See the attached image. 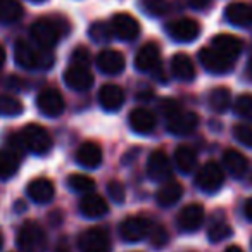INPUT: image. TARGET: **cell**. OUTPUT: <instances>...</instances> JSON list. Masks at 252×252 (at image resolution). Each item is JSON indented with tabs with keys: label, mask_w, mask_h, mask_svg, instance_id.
Here are the masks:
<instances>
[{
	"label": "cell",
	"mask_w": 252,
	"mask_h": 252,
	"mask_svg": "<svg viewBox=\"0 0 252 252\" xmlns=\"http://www.w3.org/2000/svg\"><path fill=\"white\" fill-rule=\"evenodd\" d=\"M14 61L23 69H50L54 64V56L50 52H38L30 43L18 42L14 45Z\"/></svg>",
	"instance_id": "cell-1"
},
{
	"label": "cell",
	"mask_w": 252,
	"mask_h": 252,
	"mask_svg": "<svg viewBox=\"0 0 252 252\" xmlns=\"http://www.w3.org/2000/svg\"><path fill=\"white\" fill-rule=\"evenodd\" d=\"M66 28L56 18H42L33 23L32 26V38L38 43L42 49H52L59 43Z\"/></svg>",
	"instance_id": "cell-2"
},
{
	"label": "cell",
	"mask_w": 252,
	"mask_h": 252,
	"mask_svg": "<svg viewBox=\"0 0 252 252\" xmlns=\"http://www.w3.org/2000/svg\"><path fill=\"white\" fill-rule=\"evenodd\" d=\"M18 247L21 252H45L47 233L38 223L28 221L18 231Z\"/></svg>",
	"instance_id": "cell-3"
},
{
	"label": "cell",
	"mask_w": 252,
	"mask_h": 252,
	"mask_svg": "<svg viewBox=\"0 0 252 252\" xmlns=\"http://www.w3.org/2000/svg\"><path fill=\"white\" fill-rule=\"evenodd\" d=\"M19 138H21L25 149H28L30 152H33L36 156L47 154L52 149V137H50V133L43 126L35 125V123L26 125L21 130Z\"/></svg>",
	"instance_id": "cell-4"
},
{
	"label": "cell",
	"mask_w": 252,
	"mask_h": 252,
	"mask_svg": "<svg viewBox=\"0 0 252 252\" xmlns=\"http://www.w3.org/2000/svg\"><path fill=\"white\" fill-rule=\"evenodd\" d=\"M154 224L151 223V220L144 216H130L121 221L119 224V237L128 244H137L145 238H149Z\"/></svg>",
	"instance_id": "cell-5"
},
{
	"label": "cell",
	"mask_w": 252,
	"mask_h": 252,
	"mask_svg": "<svg viewBox=\"0 0 252 252\" xmlns=\"http://www.w3.org/2000/svg\"><path fill=\"white\" fill-rule=\"evenodd\" d=\"M80 252H111V238L107 230L100 226L88 228L78 237Z\"/></svg>",
	"instance_id": "cell-6"
},
{
	"label": "cell",
	"mask_w": 252,
	"mask_h": 252,
	"mask_svg": "<svg viewBox=\"0 0 252 252\" xmlns=\"http://www.w3.org/2000/svg\"><path fill=\"white\" fill-rule=\"evenodd\" d=\"M224 183V173L214 161H207L195 176V185L206 193H216Z\"/></svg>",
	"instance_id": "cell-7"
},
{
	"label": "cell",
	"mask_w": 252,
	"mask_h": 252,
	"mask_svg": "<svg viewBox=\"0 0 252 252\" xmlns=\"http://www.w3.org/2000/svg\"><path fill=\"white\" fill-rule=\"evenodd\" d=\"M166 32L171 36L175 42H183L189 43L192 40H195L200 35V25L192 18H182L171 21L166 26Z\"/></svg>",
	"instance_id": "cell-8"
},
{
	"label": "cell",
	"mask_w": 252,
	"mask_h": 252,
	"mask_svg": "<svg viewBox=\"0 0 252 252\" xmlns=\"http://www.w3.org/2000/svg\"><path fill=\"white\" fill-rule=\"evenodd\" d=\"M111 30L118 38L125 40V42H131L140 35V25L131 14L126 12H118L114 14L111 21Z\"/></svg>",
	"instance_id": "cell-9"
},
{
	"label": "cell",
	"mask_w": 252,
	"mask_h": 252,
	"mask_svg": "<svg viewBox=\"0 0 252 252\" xmlns=\"http://www.w3.org/2000/svg\"><path fill=\"white\" fill-rule=\"evenodd\" d=\"M204 216H206V213H204V207L200 204H189L178 213L176 224L185 233H193L202 226Z\"/></svg>",
	"instance_id": "cell-10"
},
{
	"label": "cell",
	"mask_w": 252,
	"mask_h": 252,
	"mask_svg": "<svg viewBox=\"0 0 252 252\" xmlns=\"http://www.w3.org/2000/svg\"><path fill=\"white\" fill-rule=\"evenodd\" d=\"M36 105H38L40 112L49 118H57L64 112V98L56 88H45L38 94L36 97Z\"/></svg>",
	"instance_id": "cell-11"
},
{
	"label": "cell",
	"mask_w": 252,
	"mask_h": 252,
	"mask_svg": "<svg viewBox=\"0 0 252 252\" xmlns=\"http://www.w3.org/2000/svg\"><path fill=\"white\" fill-rule=\"evenodd\" d=\"M159 64H161V50L152 42L142 45L135 56V67L142 73H154L156 69H159Z\"/></svg>",
	"instance_id": "cell-12"
},
{
	"label": "cell",
	"mask_w": 252,
	"mask_h": 252,
	"mask_svg": "<svg viewBox=\"0 0 252 252\" xmlns=\"http://www.w3.org/2000/svg\"><path fill=\"white\" fill-rule=\"evenodd\" d=\"M147 175L154 182H169V178H171V162H169L168 156L164 152L156 151L149 156Z\"/></svg>",
	"instance_id": "cell-13"
},
{
	"label": "cell",
	"mask_w": 252,
	"mask_h": 252,
	"mask_svg": "<svg viewBox=\"0 0 252 252\" xmlns=\"http://www.w3.org/2000/svg\"><path fill=\"white\" fill-rule=\"evenodd\" d=\"M64 81L69 88L76 92H85L94 85V74L88 67L69 64V67L64 73Z\"/></svg>",
	"instance_id": "cell-14"
},
{
	"label": "cell",
	"mask_w": 252,
	"mask_h": 252,
	"mask_svg": "<svg viewBox=\"0 0 252 252\" xmlns=\"http://www.w3.org/2000/svg\"><path fill=\"white\" fill-rule=\"evenodd\" d=\"M199 61L209 73L213 74H224L231 69V61L226 59L224 56H221L220 52H216L214 49H202L199 52Z\"/></svg>",
	"instance_id": "cell-15"
},
{
	"label": "cell",
	"mask_w": 252,
	"mask_h": 252,
	"mask_svg": "<svg viewBox=\"0 0 252 252\" xmlns=\"http://www.w3.org/2000/svg\"><path fill=\"white\" fill-rule=\"evenodd\" d=\"M211 49H214L216 52H220L221 56H224L226 59H230L231 63H233V61L242 54L244 43H242V40L237 38V36L223 33V35L214 36V38H213V47H211Z\"/></svg>",
	"instance_id": "cell-16"
},
{
	"label": "cell",
	"mask_w": 252,
	"mask_h": 252,
	"mask_svg": "<svg viewBox=\"0 0 252 252\" xmlns=\"http://www.w3.org/2000/svg\"><path fill=\"white\" fill-rule=\"evenodd\" d=\"M197 126H199V116L190 111H182L175 118L168 119V131L173 135H189Z\"/></svg>",
	"instance_id": "cell-17"
},
{
	"label": "cell",
	"mask_w": 252,
	"mask_h": 252,
	"mask_svg": "<svg viewBox=\"0 0 252 252\" xmlns=\"http://www.w3.org/2000/svg\"><path fill=\"white\" fill-rule=\"evenodd\" d=\"M80 213L83 214L85 218L97 220V218H102L109 213V206L104 197L97 195V193H87V195L80 200Z\"/></svg>",
	"instance_id": "cell-18"
},
{
	"label": "cell",
	"mask_w": 252,
	"mask_h": 252,
	"mask_svg": "<svg viewBox=\"0 0 252 252\" xmlns=\"http://www.w3.org/2000/svg\"><path fill=\"white\" fill-rule=\"evenodd\" d=\"M98 102L107 112L119 111L125 104V92L118 85H104L98 92Z\"/></svg>",
	"instance_id": "cell-19"
},
{
	"label": "cell",
	"mask_w": 252,
	"mask_h": 252,
	"mask_svg": "<svg viewBox=\"0 0 252 252\" xmlns=\"http://www.w3.org/2000/svg\"><path fill=\"white\" fill-rule=\"evenodd\" d=\"M97 66L105 74H119L125 69V57L118 50L105 49L97 56Z\"/></svg>",
	"instance_id": "cell-20"
},
{
	"label": "cell",
	"mask_w": 252,
	"mask_h": 252,
	"mask_svg": "<svg viewBox=\"0 0 252 252\" xmlns=\"http://www.w3.org/2000/svg\"><path fill=\"white\" fill-rule=\"evenodd\" d=\"M28 197L36 204H47L54 199L56 195V189H54V183L47 178H36L26 189Z\"/></svg>",
	"instance_id": "cell-21"
},
{
	"label": "cell",
	"mask_w": 252,
	"mask_h": 252,
	"mask_svg": "<svg viewBox=\"0 0 252 252\" xmlns=\"http://www.w3.org/2000/svg\"><path fill=\"white\" fill-rule=\"evenodd\" d=\"M131 130L138 135H149L156 130V116L149 109H135L130 114Z\"/></svg>",
	"instance_id": "cell-22"
},
{
	"label": "cell",
	"mask_w": 252,
	"mask_h": 252,
	"mask_svg": "<svg viewBox=\"0 0 252 252\" xmlns=\"http://www.w3.org/2000/svg\"><path fill=\"white\" fill-rule=\"evenodd\" d=\"M224 16L226 21L240 28H249L252 26V7L242 2H233L224 9Z\"/></svg>",
	"instance_id": "cell-23"
},
{
	"label": "cell",
	"mask_w": 252,
	"mask_h": 252,
	"mask_svg": "<svg viewBox=\"0 0 252 252\" xmlns=\"http://www.w3.org/2000/svg\"><path fill=\"white\" fill-rule=\"evenodd\" d=\"M76 162L83 168H97L102 162V151L95 142H85L76 151Z\"/></svg>",
	"instance_id": "cell-24"
},
{
	"label": "cell",
	"mask_w": 252,
	"mask_h": 252,
	"mask_svg": "<svg viewBox=\"0 0 252 252\" xmlns=\"http://www.w3.org/2000/svg\"><path fill=\"white\" fill-rule=\"evenodd\" d=\"M223 164H224V168L228 169V173H230L231 176H235V178H242L249 169L247 158H245L242 152L233 151V149H230V151L224 152Z\"/></svg>",
	"instance_id": "cell-25"
},
{
	"label": "cell",
	"mask_w": 252,
	"mask_h": 252,
	"mask_svg": "<svg viewBox=\"0 0 252 252\" xmlns=\"http://www.w3.org/2000/svg\"><path fill=\"white\" fill-rule=\"evenodd\" d=\"M171 71L178 80L192 81L195 78V66L187 54H175L171 59Z\"/></svg>",
	"instance_id": "cell-26"
},
{
	"label": "cell",
	"mask_w": 252,
	"mask_h": 252,
	"mask_svg": "<svg viewBox=\"0 0 252 252\" xmlns=\"http://www.w3.org/2000/svg\"><path fill=\"white\" fill-rule=\"evenodd\" d=\"M183 195V187L175 180L164 182V185L159 189L158 192V204L161 207H171L182 199Z\"/></svg>",
	"instance_id": "cell-27"
},
{
	"label": "cell",
	"mask_w": 252,
	"mask_h": 252,
	"mask_svg": "<svg viewBox=\"0 0 252 252\" xmlns=\"http://www.w3.org/2000/svg\"><path fill=\"white\" fill-rule=\"evenodd\" d=\"M175 164L182 173L190 175L197 166V152L190 145H180L175 152Z\"/></svg>",
	"instance_id": "cell-28"
},
{
	"label": "cell",
	"mask_w": 252,
	"mask_h": 252,
	"mask_svg": "<svg viewBox=\"0 0 252 252\" xmlns=\"http://www.w3.org/2000/svg\"><path fill=\"white\" fill-rule=\"evenodd\" d=\"M23 5L18 0H0V23L11 25L23 18Z\"/></svg>",
	"instance_id": "cell-29"
},
{
	"label": "cell",
	"mask_w": 252,
	"mask_h": 252,
	"mask_svg": "<svg viewBox=\"0 0 252 252\" xmlns=\"http://www.w3.org/2000/svg\"><path fill=\"white\" fill-rule=\"evenodd\" d=\"M19 169V156L12 151H0V180H9Z\"/></svg>",
	"instance_id": "cell-30"
},
{
	"label": "cell",
	"mask_w": 252,
	"mask_h": 252,
	"mask_svg": "<svg viewBox=\"0 0 252 252\" xmlns=\"http://www.w3.org/2000/svg\"><path fill=\"white\" fill-rule=\"evenodd\" d=\"M209 104L216 112H224L231 104V94L228 88L218 87L209 94Z\"/></svg>",
	"instance_id": "cell-31"
},
{
	"label": "cell",
	"mask_w": 252,
	"mask_h": 252,
	"mask_svg": "<svg viewBox=\"0 0 252 252\" xmlns=\"http://www.w3.org/2000/svg\"><path fill=\"white\" fill-rule=\"evenodd\" d=\"M67 187L71 190H74L76 193H92V190L95 189V182L87 175H81V173H74L67 178Z\"/></svg>",
	"instance_id": "cell-32"
},
{
	"label": "cell",
	"mask_w": 252,
	"mask_h": 252,
	"mask_svg": "<svg viewBox=\"0 0 252 252\" xmlns=\"http://www.w3.org/2000/svg\"><path fill=\"white\" fill-rule=\"evenodd\" d=\"M231 235H233V230H231L230 224L223 220L213 221L211 226H209V230H207V238H209L211 242H214V244L226 240V238H230Z\"/></svg>",
	"instance_id": "cell-33"
},
{
	"label": "cell",
	"mask_w": 252,
	"mask_h": 252,
	"mask_svg": "<svg viewBox=\"0 0 252 252\" xmlns=\"http://www.w3.org/2000/svg\"><path fill=\"white\" fill-rule=\"evenodd\" d=\"M23 112V102L11 95H0V114L19 116Z\"/></svg>",
	"instance_id": "cell-34"
},
{
	"label": "cell",
	"mask_w": 252,
	"mask_h": 252,
	"mask_svg": "<svg viewBox=\"0 0 252 252\" xmlns=\"http://www.w3.org/2000/svg\"><path fill=\"white\" fill-rule=\"evenodd\" d=\"M235 112L245 121H252V95H240L235 102Z\"/></svg>",
	"instance_id": "cell-35"
},
{
	"label": "cell",
	"mask_w": 252,
	"mask_h": 252,
	"mask_svg": "<svg viewBox=\"0 0 252 252\" xmlns=\"http://www.w3.org/2000/svg\"><path fill=\"white\" fill-rule=\"evenodd\" d=\"M112 35L114 33H112L111 26H107L105 23H94L90 28V36L95 42H109Z\"/></svg>",
	"instance_id": "cell-36"
},
{
	"label": "cell",
	"mask_w": 252,
	"mask_h": 252,
	"mask_svg": "<svg viewBox=\"0 0 252 252\" xmlns=\"http://www.w3.org/2000/svg\"><path fill=\"white\" fill-rule=\"evenodd\" d=\"M142 5H144L145 12L151 16H162L169 9V5L166 4V0H144Z\"/></svg>",
	"instance_id": "cell-37"
},
{
	"label": "cell",
	"mask_w": 252,
	"mask_h": 252,
	"mask_svg": "<svg viewBox=\"0 0 252 252\" xmlns=\"http://www.w3.org/2000/svg\"><path fill=\"white\" fill-rule=\"evenodd\" d=\"M233 135L242 145L252 147V126L251 125H237L233 130Z\"/></svg>",
	"instance_id": "cell-38"
},
{
	"label": "cell",
	"mask_w": 252,
	"mask_h": 252,
	"mask_svg": "<svg viewBox=\"0 0 252 252\" xmlns=\"http://www.w3.org/2000/svg\"><path fill=\"white\" fill-rule=\"evenodd\" d=\"M107 193L116 204H121L123 200H125V197H126L125 187H123V183L118 182V180H112V182L107 183Z\"/></svg>",
	"instance_id": "cell-39"
},
{
	"label": "cell",
	"mask_w": 252,
	"mask_h": 252,
	"mask_svg": "<svg viewBox=\"0 0 252 252\" xmlns=\"http://www.w3.org/2000/svg\"><path fill=\"white\" fill-rule=\"evenodd\" d=\"M149 238H151V244L154 245L156 249H162L166 244H168V231L164 230L162 226H154L151 231V235H149Z\"/></svg>",
	"instance_id": "cell-40"
},
{
	"label": "cell",
	"mask_w": 252,
	"mask_h": 252,
	"mask_svg": "<svg viewBox=\"0 0 252 252\" xmlns=\"http://www.w3.org/2000/svg\"><path fill=\"white\" fill-rule=\"evenodd\" d=\"M159 107H161V112H162V116H164L166 119L175 118L178 112H182V107H180V104L176 100H171V98H166V100H162Z\"/></svg>",
	"instance_id": "cell-41"
},
{
	"label": "cell",
	"mask_w": 252,
	"mask_h": 252,
	"mask_svg": "<svg viewBox=\"0 0 252 252\" xmlns=\"http://www.w3.org/2000/svg\"><path fill=\"white\" fill-rule=\"evenodd\" d=\"M71 64L85 66V67L90 66V52H88V49H85V47H76L73 52V61H71Z\"/></svg>",
	"instance_id": "cell-42"
},
{
	"label": "cell",
	"mask_w": 252,
	"mask_h": 252,
	"mask_svg": "<svg viewBox=\"0 0 252 252\" xmlns=\"http://www.w3.org/2000/svg\"><path fill=\"white\" fill-rule=\"evenodd\" d=\"M211 0H190V7L197 9V11H202V9L209 7Z\"/></svg>",
	"instance_id": "cell-43"
},
{
	"label": "cell",
	"mask_w": 252,
	"mask_h": 252,
	"mask_svg": "<svg viewBox=\"0 0 252 252\" xmlns=\"http://www.w3.org/2000/svg\"><path fill=\"white\" fill-rule=\"evenodd\" d=\"M244 214H245V218H247L249 221H252V197H251V199L245 200V204H244Z\"/></svg>",
	"instance_id": "cell-44"
},
{
	"label": "cell",
	"mask_w": 252,
	"mask_h": 252,
	"mask_svg": "<svg viewBox=\"0 0 252 252\" xmlns=\"http://www.w3.org/2000/svg\"><path fill=\"white\" fill-rule=\"evenodd\" d=\"M54 252H71V249L69 247H67V244H66V242H61V244L59 245H57V247H56V251H54Z\"/></svg>",
	"instance_id": "cell-45"
},
{
	"label": "cell",
	"mask_w": 252,
	"mask_h": 252,
	"mask_svg": "<svg viewBox=\"0 0 252 252\" xmlns=\"http://www.w3.org/2000/svg\"><path fill=\"white\" fill-rule=\"evenodd\" d=\"M138 98H144V100H149V98H151V92H149V90L138 92Z\"/></svg>",
	"instance_id": "cell-46"
},
{
	"label": "cell",
	"mask_w": 252,
	"mask_h": 252,
	"mask_svg": "<svg viewBox=\"0 0 252 252\" xmlns=\"http://www.w3.org/2000/svg\"><path fill=\"white\" fill-rule=\"evenodd\" d=\"M4 63H5V50H4V47L0 45V67H2Z\"/></svg>",
	"instance_id": "cell-47"
},
{
	"label": "cell",
	"mask_w": 252,
	"mask_h": 252,
	"mask_svg": "<svg viewBox=\"0 0 252 252\" xmlns=\"http://www.w3.org/2000/svg\"><path fill=\"white\" fill-rule=\"evenodd\" d=\"M247 76L252 80V56H251V59H249V63H247Z\"/></svg>",
	"instance_id": "cell-48"
},
{
	"label": "cell",
	"mask_w": 252,
	"mask_h": 252,
	"mask_svg": "<svg viewBox=\"0 0 252 252\" xmlns=\"http://www.w3.org/2000/svg\"><path fill=\"white\" fill-rule=\"evenodd\" d=\"M224 252H244L240 247H237V245H230V247H226V251Z\"/></svg>",
	"instance_id": "cell-49"
},
{
	"label": "cell",
	"mask_w": 252,
	"mask_h": 252,
	"mask_svg": "<svg viewBox=\"0 0 252 252\" xmlns=\"http://www.w3.org/2000/svg\"><path fill=\"white\" fill-rule=\"evenodd\" d=\"M2 245H4V238H2V235H0V249H2Z\"/></svg>",
	"instance_id": "cell-50"
},
{
	"label": "cell",
	"mask_w": 252,
	"mask_h": 252,
	"mask_svg": "<svg viewBox=\"0 0 252 252\" xmlns=\"http://www.w3.org/2000/svg\"><path fill=\"white\" fill-rule=\"evenodd\" d=\"M35 2H42V0H35Z\"/></svg>",
	"instance_id": "cell-51"
},
{
	"label": "cell",
	"mask_w": 252,
	"mask_h": 252,
	"mask_svg": "<svg viewBox=\"0 0 252 252\" xmlns=\"http://www.w3.org/2000/svg\"><path fill=\"white\" fill-rule=\"evenodd\" d=\"M251 182H252V176H251Z\"/></svg>",
	"instance_id": "cell-52"
}]
</instances>
